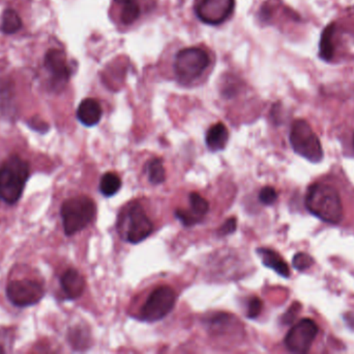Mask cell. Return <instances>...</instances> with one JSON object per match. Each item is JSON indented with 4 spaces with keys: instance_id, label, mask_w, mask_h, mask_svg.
Wrapping results in <instances>:
<instances>
[{
    "instance_id": "cell-22",
    "label": "cell",
    "mask_w": 354,
    "mask_h": 354,
    "mask_svg": "<svg viewBox=\"0 0 354 354\" xmlns=\"http://www.w3.org/2000/svg\"><path fill=\"white\" fill-rule=\"evenodd\" d=\"M175 216L179 218L181 224L186 226H195V224H199V222H201V220H203V217L194 213L192 210H176Z\"/></svg>"
},
{
    "instance_id": "cell-12",
    "label": "cell",
    "mask_w": 354,
    "mask_h": 354,
    "mask_svg": "<svg viewBox=\"0 0 354 354\" xmlns=\"http://www.w3.org/2000/svg\"><path fill=\"white\" fill-rule=\"evenodd\" d=\"M60 286L68 299H77L81 297L85 290L84 276L77 269L70 268L62 275Z\"/></svg>"
},
{
    "instance_id": "cell-11",
    "label": "cell",
    "mask_w": 354,
    "mask_h": 354,
    "mask_svg": "<svg viewBox=\"0 0 354 354\" xmlns=\"http://www.w3.org/2000/svg\"><path fill=\"white\" fill-rule=\"evenodd\" d=\"M44 64L48 72L50 73L52 84L56 88H64L68 84L72 74L66 60V54L62 50L50 49L46 54Z\"/></svg>"
},
{
    "instance_id": "cell-23",
    "label": "cell",
    "mask_w": 354,
    "mask_h": 354,
    "mask_svg": "<svg viewBox=\"0 0 354 354\" xmlns=\"http://www.w3.org/2000/svg\"><path fill=\"white\" fill-rule=\"evenodd\" d=\"M70 339L73 345H74L73 347L82 350L86 348L87 340H90V337L86 335L85 329H77L72 331Z\"/></svg>"
},
{
    "instance_id": "cell-21",
    "label": "cell",
    "mask_w": 354,
    "mask_h": 354,
    "mask_svg": "<svg viewBox=\"0 0 354 354\" xmlns=\"http://www.w3.org/2000/svg\"><path fill=\"white\" fill-rule=\"evenodd\" d=\"M190 205H191L192 211L197 215L203 217L208 210H210V204L204 199L203 196H200L197 192H191L189 196Z\"/></svg>"
},
{
    "instance_id": "cell-25",
    "label": "cell",
    "mask_w": 354,
    "mask_h": 354,
    "mask_svg": "<svg viewBox=\"0 0 354 354\" xmlns=\"http://www.w3.org/2000/svg\"><path fill=\"white\" fill-rule=\"evenodd\" d=\"M313 264H314V260H313L312 257L305 254V252H299L293 258V266L299 271L309 269Z\"/></svg>"
},
{
    "instance_id": "cell-17",
    "label": "cell",
    "mask_w": 354,
    "mask_h": 354,
    "mask_svg": "<svg viewBox=\"0 0 354 354\" xmlns=\"http://www.w3.org/2000/svg\"><path fill=\"white\" fill-rule=\"evenodd\" d=\"M335 24L331 23L325 28L321 34L320 44H319V56L323 60H333L335 48H333V34H335Z\"/></svg>"
},
{
    "instance_id": "cell-26",
    "label": "cell",
    "mask_w": 354,
    "mask_h": 354,
    "mask_svg": "<svg viewBox=\"0 0 354 354\" xmlns=\"http://www.w3.org/2000/svg\"><path fill=\"white\" fill-rule=\"evenodd\" d=\"M263 309V303L258 297H252L248 303L246 316L250 319H255L260 315Z\"/></svg>"
},
{
    "instance_id": "cell-2",
    "label": "cell",
    "mask_w": 354,
    "mask_h": 354,
    "mask_svg": "<svg viewBox=\"0 0 354 354\" xmlns=\"http://www.w3.org/2000/svg\"><path fill=\"white\" fill-rule=\"evenodd\" d=\"M30 175L27 161L13 155L0 165V200L8 205H14L21 199Z\"/></svg>"
},
{
    "instance_id": "cell-27",
    "label": "cell",
    "mask_w": 354,
    "mask_h": 354,
    "mask_svg": "<svg viewBox=\"0 0 354 354\" xmlns=\"http://www.w3.org/2000/svg\"><path fill=\"white\" fill-rule=\"evenodd\" d=\"M236 228H238V220L236 217H231L226 220L223 226L218 228V234L220 237H223V236H227V235L236 232Z\"/></svg>"
},
{
    "instance_id": "cell-18",
    "label": "cell",
    "mask_w": 354,
    "mask_h": 354,
    "mask_svg": "<svg viewBox=\"0 0 354 354\" xmlns=\"http://www.w3.org/2000/svg\"><path fill=\"white\" fill-rule=\"evenodd\" d=\"M22 27V20L17 12L14 10H5L3 14V19H1V26L0 30L3 34H13L19 32Z\"/></svg>"
},
{
    "instance_id": "cell-10",
    "label": "cell",
    "mask_w": 354,
    "mask_h": 354,
    "mask_svg": "<svg viewBox=\"0 0 354 354\" xmlns=\"http://www.w3.org/2000/svg\"><path fill=\"white\" fill-rule=\"evenodd\" d=\"M127 240L131 244H138L153 233V224L147 215L142 206L131 205L127 213Z\"/></svg>"
},
{
    "instance_id": "cell-28",
    "label": "cell",
    "mask_w": 354,
    "mask_h": 354,
    "mask_svg": "<svg viewBox=\"0 0 354 354\" xmlns=\"http://www.w3.org/2000/svg\"><path fill=\"white\" fill-rule=\"evenodd\" d=\"M29 126L34 129V130L38 131V132H46L48 128H49V126L44 121L36 120V119H31V121L29 122Z\"/></svg>"
},
{
    "instance_id": "cell-8",
    "label": "cell",
    "mask_w": 354,
    "mask_h": 354,
    "mask_svg": "<svg viewBox=\"0 0 354 354\" xmlns=\"http://www.w3.org/2000/svg\"><path fill=\"white\" fill-rule=\"evenodd\" d=\"M318 329L312 319H303L288 331L285 338V346L293 353H307L312 347Z\"/></svg>"
},
{
    "instance_id": "cell-15",
    "label": "cell",
    "mask_w": 354,
    "mask_h": 354,
    "mask_svg": "<svg viewBox=\"0 0 354 354\" xmlns=\"http://www.w3.org/2000/svg\"><path fill=\"white\" fill-rule=\"evenodd\" d=\"M229 139V131L223 123H216L208 129L205 141L212 152L222 151L225 149Z\"/></svg>"
},
{
    "instance_id": "cell-20",
    "label": "cell",
    "mask_w": 354,
    "mask_h": 354,
    "mask_svg": "<svg viewBox=\"0 0 354 354\" xmlns=\"http://www.w3.org/2000/svg\"><path fill=\"white\" fill-rule=\"evenodd\" d=\"M145 169H147V175H149V181L153 185H159V184H162L165 181L166 171L162 159H151V161L147 163Z\"/></svg>"
},
{
    "instance_id": "cell-9",
    "label": "cell",
    "mask_w": 354,
    "mask_h": 354,
    "mask_svg": "<svg viewBox=\"0 0 354 354\" xmlns=\"http://www.w3.org/2000/svg\"><path fill=\"white\" fill-rule=\"evenodd\" d=\"M236 0H200L196 5V15L207 25H220L233 14Z\"/></svg>"
},
{
    "instance_id": "cell-16",
    "label": "cell",
    "mask_w": 354,
    "mask_h": 354,
    "mask_svg": "<svg viewBox=\"0 0 354 354\" xmlns=\"http://www.w3.org/2000/svg\"><path fill=\"white\" fill-rule=\"evenodd\" d=\"M121 5L119 19L125 25H131L140 17L141 9L138 0H114Z\"/></svg>"
},
{
    "instance_id": "cell-5",
    "label": "cell",
    "mask_w": 354,
    "mask_h": 354,
    "mask_svg": "<svg viewBox=\"0 0 354 354\" xmlns=\"http://www.w3.org/2000/svg\"><path fill=\"white\" fill-rule=\"evenodd\" d=\"M290 143L295 153L313 163L323 161V150L312 127L305 120L295 121L291 127Z\"/></svg>"
},
{
    "instance_id": "cell-4",
    "label": "cell",
    "mask_w": 354,
    "mask_h": 354,
    "mask_svg": "<svg viewBox=\"0 0 354 354\" xmlns=\"http://www.w3.org/2000/svg\"><path fill=\"white\" fill-rule=\"evenodd\" d=\"M210 54L200 47L184 48L176 54L173 70L176 80L181 84H191L210 67Z\"/></svg>"
},
{
    "instance_id": "cell-1",
    "label": "cell",
    "mask_w": 354,
    "mask_h": 354,
    "mask_svg": "<svg viewBox=\"0 0 354 354\" xmlns=\"http://www.w3.org/2000/svg\"><path fill=\"white\" fill-rule=\"evenodd\" d=\"M305 206L313 215L323 222L337 224L343 220V205L336 188L325 183L309 186L305 196Z\"/></svg>"
},
{
    "instance_id": "cell-3",
    "label": "cell",
    "mask_w": 354,
    "mask_h": 354,
    "mask_svg": "<svg viewBox=\"0 0 354 354\" xmlns=\"http://www.w3.org/2000/svg\"><path fill=\"white\" fill-rule=\"evenodd\" d=\"M96 213V203L88 196H75L64 201L60 215L66 236H73L90 226Z\"/></svg>"
},
{
    "instance_id": "cell-13",
    "label": "cell",
    "mask_w": 354,
    "mask_h": 354,
    "mask_svg": "<svg viewBox=\"0 0 354 354\" xmlns=\"http://www.w3.org/2000/svg\"><path fill=\"white\" fill-rule=\"evenodd\" d=\"M103 109L98 100L84 99L77 109V117L81 124L86 127L96 126L102 119Z\"/></svg>"
},
{
    "instance_id": "cell-14",
    "label": "cell",
    "mask_w": 354,
    "mask_h": 354,
    "mask_svg": "<svg viewBox=\"0 0 354 354\" xmlns=\"http://www.w3.org/2000/svg\"><path fill=\"white\" fill-rule=\"evenodd\" d=\"M257 254L260 257L264 266L276 271L283 278L288 279L290 276V269L286 261L278 252L270 248H261L257 250Z\"/></svg>"
},
{
    "instance_id": "cell-6",
    "label": "cell",
    "mask_w": 354,
    "mask_h": 354,
    "mask_svg": "<svg viewBox=\"0 0 354 354\" xmlns=\"http://www.w3.org/2000/svg\"><path fill=\"white\" fill-rule=\"evenodd\" d=\"M175 303L176 293L171 287H157L141 307V319L147 322L162 320L173 309Z\"/></svg>"
},
{
    "instance_id": "cell-7",
    "label": "cell",
    "mask_w": 354,
    "mask_h": 354,
    "mask_svg": "<svg viewBox=\"0 0 354 354\" xmlns=\"http://www.w3.org/2000/svg\"><path fill=\"white\" fill-rule=\"evenodd\" d=\"M44 287L36 281H13L7 286L8 299L18 307H27L36 305L44 297Z\"/></svg>"
},
{
    "instance_id": "cell-19",
    "label": "cell",
    "mask_w": 354,
    "mask_h": 354,
    "mask_svg": "<svg viewBox=\"0 0 354 354\" xmlns=\"http://www.w3.org/2000/svg\"><path fill=\"white\" fill-rule=\"evenodd\" d=\"M121 179L114 173H106L100 182V190L106 198L114 196L121 188Z\"/></svg>"
},
{
    "instance_id": "cell-24",
    "label": "cell",
    "mask_w": 354,
    "mask_h": 354,
    "mask_svg": "<svg viewBox=\"0 0 354 354\" xmlns=\"http://www.w3.org/2000/svg\"><path fill=\"white\" fill-rule=\"evenodd\" d=\"M259 200H260L263 205H273L278 200V192L276 191L274 187L265 186V187L261 189L260 193H259Z\"/></svg>"
}]
</instances>
